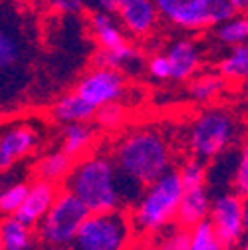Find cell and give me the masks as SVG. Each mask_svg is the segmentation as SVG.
Listing matches in <instances>:
<instances>
[{
  "label": "cell",
  "mask_w": 248,
  "mask_h": 250,
  "mask_svg": "<svg viewBox=\"0 0 248 250\" xmlns=\"http://www.w3.org/2000/svg\"><path fill=\"white\" fill-rule=\"evenodd\" d=\"M76 93L89 102L96 109L123 100L127 93V78L123 72L113 68L91 66L76 83Z\"/></svg>",
  "instance_id": "cell-8"
},
{
  "label": "cell",
  "mask_w": 248,
  "mask_h": 250,
  "mask_svg": "<svg viewBox=\"0 0 248 250\" xmlns=\"http://www.w3.org/2000/svg\"><path fill=\"white\" fill-rule=\"evenodd\" d=\"M169 64H171V82H191L197 78L201 64H203V54L199 44L193 38H177L173 40L165 50Z\"/></svg>",
  "instance_id": "cell-13"
},
{
  "label": "cell",
  "mask_w": 248,
  "mask_h": 250,
  "mask_svg": "<svg viewBox=\"0 0 248 250\" xmlns=\"http://www.w3.org/2000/svg\"><path fill=\"white\" fill-rule=\"evenodd\" d=\"M123 207L131 208L151 183L173 169L171 145L155 125H133L113 143Z\"/></svg>",
  "instance_id": "cell-1"
},
{
  "label": "cell",
  "mask_w": 248,
  "mask_h": 250,
  "mask_svg": "<svg viewBox=\"0 0 248 250\" xmlns=\"http://www.w3.org/2000/svg\"><path fill=\"white\" fill-rule=\"evenodd\" d=\"M85 2L91 10H103V12L115 14L119 4H121V0H85Z\"/></svg>",
  "instance_id": "cell-33"
},
{
  "label": "cell",
  "mask_w": 248,
  "mask_h": 250,
  "mask_svg": "<svg viewBox=\"0 0 248 250\" xmlns=\"http://www.w3.org/2000/svg\"><path fill=\"white\" fill-rule=\"evenodd\" d=\"M60 193L62 191H60L58 183L44 181V179H34L32 183H30V191H28V197H26L24 205L20 207V210L14 216L20 223L28 225L30 229H38L40 223L46 218V214L50 212V208L54 207Z\"/></svg>",
  "instance_id": "cell-12"
},
{
  "label": "cell",
  "mask_w": 248,
  "mask_h": 250,
  "mask_svg": "<svg viewBox=\"0 0 248 250\" xmlns=\"http://www.w3.org/2000/svg\"><path fill=\"white\" fill-rule=\"evenodd\" d=\"M0 240H2V250H34L36 238L28 225L20 223L16 216H6L2 221V230H0Z\"/></svg>",
  "instance_id": "cell-19"
},
{
  "label": "cell",
  "mask_w": 248,
  "mask_h": 250,
  "mask_svg": "<svg viewBox=\"0 0 248 250\" xmlns=\"http://www.w3.org/2000/svg\"><path fill=\"white\" fill-rule=\"evenodd\" d=\"M240 250H248V238L242 242V246H240Z\"/></svg>",
  "instance_id": "cell-36"
},
{
  "label": "cell",
  "mask_w": 248,
  "mask_h": 250,
  "mask_svg": "<svg viewBox=\"0 0 248 250\" xmlns=\"http://www.w3.org/2000/svg\"><path fill=\"white\" fill-rule=\"evenodd\" d=\"M238 129V119L230 109L221 105L203 109L189 123L187 131V147L193 159L203 163L219 159L236 141Z\"/></svg>",
  "instance_id": "cell-4"
},
{
  "label": "cell",
  "mask_w": 248,
  "mask_h": 250,
  "mask_svg": "<svg viewBox=\"0 0 248 250\" xmlns=\"http://www.w3.org/2000/svg\"><path fill=\"white\" fill-rule=\"evenodd\" d=\"M244 205L246 199L234 191L221 193L212 199L208 221L212 223L225 248H238L248 238L244 227Z\"/></svg>",
  "instance_id": "cell-7"
},
{
  "label": "cell",
  "mask_w": 248,
  "mask_h": 250,
  "mask_svg": "<svg viewBox=\"0 0 248 250\" xmlns=\"http://www.w3.org/2000/svg\"><path fill=\"white\" fill-rule=\"evenodd\" d=\"M115 16L127 36L137 40L149 38L161 20V12L155 0H121Z\"/></svg>",
  "instance_id": "cell-11"
},
{
  "label": "cell",
  "mask_w": 248,
  "mask_h": 250,
  "mask_svg": "<svg viewBox=\"0 0 248 250\" xmlns=\"http://www.w3.org/2000/svg\"><path fill=\"white\" fill-rule=\"evenodd\" d=\"M232 4L236 6V10H238V14H248V0H232Z\"/></svg>",
  "instance_id": "cell-34"
},
{
  "label": "cell",
  "mask_w": 248,
  "mask_h": 250,
  "mask_svg": "<svg viewBox=\"0 0 248 250\" xmlns=\"http://www.w3.org/2000/svg\"><path fill=\"white\" fill-rule=\"evenodd\" d=\"M24 58V44H22V38L18 36L16 30H10V28H2L0 32V66H2V72H10V70H16Z\"/></svg>",
  "instance_id": "cell-22"
},
{
  "label": "cell",
  "mask_w": 248,
  "mask_h": 250,
  "mask_svg": "<svg viewBox=\"0 0 248 250\" xmlns=\"http://www.w3.org/2000/svg\"><path fill=\"white\" fill-rule=\"evenodd\" d=\"M212 208V197L208 193V187H195V189H185L179 214H177V225L183 229H195L197 225L208 221Z\"/></svg>",
  "instance_id": "cell-15"
},
{
  "label": "cell",
  "mask_w": 248,
  "mask_h": 250,
  "mask_svg": "<svg viewBox=\"0 0 248 250\" xmlns=\"http://www.w3.org/2000/svg\"><path fill=\"white\" fill-rule=\"evenodd\" d=\"M219 74L228 82H248V44L230 48L219 62Z\"/></svg>",
  "instance_id": "cell-20"
},
{
  "label": "cell",
  "mask_w": 248,
  "mask_h": 250,
  "mask_svg": "<svg viewBox=\"0 0 248 250\" xmlns=\"http://www.w3.org/2000/svg\"><path fill=\"white\" fill-rule=\"evenodd\" d=\"M244 227H246V234H248V199L244 205Z\"/></svg>",
  "instance_id": "cell-35"
},
{
  "label": "cell",
  "mask_w": 248,
  "mask_h": 250,
  "mask_svg": "<svg viewBox=\"0 0 248 250\" xmlns=\"http://www.w3.org/2000/svg\"><path fill=\"white\" fill-rule=\"evenodd\" d=\"M30 191V183L28 181H12L4 185L2 193H0V210L4 216H14L20 207L24 205L26 197Z\"/></svg>",
  "instance_id": "cell-24"
},
{
  "label": "cell",
  "mask_w": 248,
  "mask_h": 250,
  "mask_svg": "<svg viewBox=\"0 0 248 250\" xmlns=\"http://www.w3.org/2000/svg\"><path fill=\"white\" fill-rule=\"evenodd\" d=\"M64 187L89 208L91 214L123 208L119 173L111 155L91 153L78 159Z\"/></svg>",
  "instance_id": "cell-2"
},
{
  "label": "cell",
  "mask_w": 248,
  "mask_h": 250,
  "mask_svg": "<svg viewBox=\"0 0 248 250\" xmlns=\"http://www.w3.org/2000/svg\"><path fill=\"white\" fill-rule=\"evenodd\" d=\"M238 16L236 6L232 4V0H210V20L212 26H219L230 18Z\"/></svg>",
  "instance_id": "cell-31"
},
{
  "label": "cell",
  "mask_w": 248,
  "mask_h": 250,
  "mask_svg": "<svg viewBox=\"0 0 248 250\" xmlns=\"http://www.w3.org/2000/svg\"><path fill=\"white\" fill-rule=\"evenodd\" d=\"M246 18H248V14H246Z\"/></svg>",
  "instance_id": "cell-38"
},
{
  "label": "cell",
  "mask_w": 248,
  "mask_h": 250,
  "mask_svg": "<svg viewBox=\"0 0 248 250\" xmlns=\"http://www.w3.org/2000/svg\"><path fill=\"white\" fill-rule=\"evenodd\" d=\"M225 250H236V248H225Z\"/></svg>",
  "instance_id": "cell-37"
},
{
  "label": "cell",
  "mask_w": 248,
  "mask_h": 250,
  "mask_svg": "<svg viewBox=\"0 0 248 250\" xmlns=\"http://www.w3.org/2000/svg\"><path fill=\"white\" fill-rule=\"evenodd\" d=\"M89 214V208L74 193L64 189L38 227V238L44 250H70Z\"/></svg>",
  "instance_id": "cell-5"
},
{
  "label": "cell",
  "mask_w": 248,
  "mask_h": 250,
  "mask_svg": "<svg viewBox=\"0 0 248 250\" xmlns=\"http://www.w3.org/2000/svg\"><path fill=\"white\" fill-rule=\"evenodd\" d=\"M131 230V218L123 210L89 214L70 250H125Z\"/></svg>",
  "instance_id": "cell-6"
},
{
  "label": "cell",
  "mask_w": 248,
  "mask_h": 250,
  "mask_svg": "<svg viewBox=\"0 0 248 250\" xmlns=\"http://www.w3.org/2000/svg\"><path fill=\"white\" fill-rule=\"evenodd\" d=\"M155 250H191V230L173 225L171 230L161 236Z\"/></svg>",
  "instance_id": "cell-29"
},
{
  "label": "cell",
  "mask_w": 248,
  "mask_h": 250,
  "mask_svg": "<svg viewBox=\"0 0 248 250\" xmlns=\"http://www.w3.org/2000/svg\"><path fill=\"white\" fill-rule=\"evenodd\" d=\"M98 109L91 105L89 102H85L80 93H76L74 89L60 96L54 105L50 107V115L56 123L62 125H72V123H89L96 119Z\"/></svg>",
  "instance_id": "cell-16"
},
{
  "label": "cell",
  "mask_w": 248,
  "mask_h": 250,
  "mask_svg": "<svg viewBox=\"0 0 248 250\" xmlns=\"http://www.w3.org/2000/svg\"><path fill=\"white\" fill-rule=\"evenodd\" d=\"M185 195V185L179 169L167 171L155 183H151L139 201L129 208L133 230L141 234H159L177 225L179 207Z\"/></svg>",
  "instance_id": "cell-3"
},
{
  "label": "cell",
  "mask_w": 248,
  "mask_h": 250,
  "mask_svg": "<svg viewBox=\"0 0 248 250\" xmlns=\"http://www.w3.org/2000/svg\"><path fill=\"white\" fill-rule=\"evenodd\" d=\"M42 135L36 125L28 121H10L4 125L0 135V167L2 171L12 169L22 159L30 157L40 145Z\"/></svg>",
  "instance_id": "cell-9"
},
{
  "label": "cell",
  "mask_w": 248,
  "mask_h": 250,
  "mask_svg": "<svg viewBox=\"0 0 248 250\" xmlns=\"http://www.w3.org/2000/svg\"><path fill=\"white\" fill-rule=\"evenodd\" d=\"M179 175L181 181L185 185V189H195V187H205L208 181V169L203 161L199 159H187L185 163H181L179 167Z\"/></svg>",
  "instance_id": "cell-27"
},
{
  "label": "cell",
  "mask_w": 248,
  "mask_h": 250,
  "mask_svg": "<svg viewBox=\"0 0 248 250\" xmlns=\"http://www.w3.org/2000/svg\"><path fill=\"white\" fill-rule=\"evenodd\" d=\"M94 139H96V129L89 123L64 125L62 135H60V149L78 161L85 157L87 149L94 145Z\"/></svg>",
  "instance_id": "cell-18"
},
{
  "label": "cell",
  "mask_w": 248,
  "mask_h": 250,
  "mask_svg": "<svg viewBox=\"0 0 248 250\" xmlns=\"http://www.w3.org/2000/svg\"><path fill=\"white\" fill-rule=\"evenodd\" d=\"M94 123L102 131H119L125 127V123H127V107L119 102L103 105L98 109Z\"/></svg>",
  "instance_id": "cell-25"
},
{
  "label": "cell",
  "mask_w": 248,
  "mask_h": 250,
  "mask_svg": "<svg viewBox=\"0 0 248 250\" xmlns=\"http://www.w3.org/2000/svg\"><path fill=\"white\" fill-rule=\"evenodd\" d=\"M76 165V159L70 157L68 153H64L60 147L54 151L44 153L42 157L36 161L34 165V177L36 179H44V181H52V183H66V179L70 177L72 169Z\"/></svg>",
  "instance_id": "cell-17"
},
{
  "label": "cell",
  "mask_w": 248,
  "mask_h": 250,
  "mask_svg": "<svg viewBox=\"0 0 248 250\" xmlns=\"http://www.w3.org/2000/svg\"><path fill=\"white\" fill-rule=\"evenodd\" d=\"M87 28L100 50L105 52H119L131 44L127 32L123 30L121 22L115 14L103 10H91L87 16Z\"/></svg>",
  "instance_id": "cell-14"
},
{
  "label": "cell",
  "mask_w": 248,
  "mask_h": 250,
  "mask_svg": "<svg viewBox=\"0 0 248 250\" xmlns=\"http://www.w3.org/2000/svg\"><path fill=\"white\" fill-rule=\"evenodd\" d=\"M161 18L185 32H201L212 26L210 0H155Z\"/></svg>",
  "instance_id": "cell-10"
},
{
  "label": "cell",
  "mask_w": 248,
  "mask_h": 250,
  "mask_svg": "<svg viewBox=\"0 0 248 250\" xmlns=\"http://www.w3.org/2000/svg\"><path fill=\"white\" fill-rule=\"evenodd\" d=\"M232 191L238 193L240 197L248 199V137H244L240 149H238V159H236V169L230 181Z\"/></svg>",
  "instance_id": "cell-28"
},
{
  "label": "cell",
  "mask_w": 248,
  "mask_h": 250,
  "mask_svg": "<svg viewBox=\"0 0 248 250\" xmlns=\"http://www.w3.org/2000/svg\"><path fill=\"white\" fill-rule=\"evenodd\" d=\"M46 4L60 14H80L87 6L85 0H46Z\"/></svg>",
  "instance_id": "cell-32"
},
{
  "label": "cell",
  "mask_w": 248,
  "mask_h": 250,
  "mask_svg": "<svg viewBox=\"0 0 248 250\" xmlns=\"http://www.w3.org/2000/svg\"><path fill=\"white\" fill-rule=\"evenodd\" d=\"M225 78L216 74H201L189 82V96L197 104H210L216 100L225 89Z\"/></svg>",
  "instance_id": "cell-21"
},
{
  "label": "cell",
  "mask_w": 248,
  "mask_h": 250,
  "mask_svg": "<svg viewBox=\"0 0 248 250\" xmlns=\"http://www.w3.org/2000/svg\"><path fill=\"white\" fill-rule=\"evenodd\" d=\"M145 70L153 82H171V64H169V58L165 52L151 54L147 58Z\"/></svg>",
  "instance_id": "cell-30"
},
{
  "label": "cell",
  "mask_w": 248,
  "mask_h": 250,
  "mask_svg": "<svg viewBox=\"0 0 248 250\" xmlns=\"http://www.w3.org/2000/svg\"><path fill=\"white\" fill-rule=\"evenodd\" d=\"M191 250H225L210 221H205L191 229Z\"/></svg>",
  "instance_id": "cell-26"
},
{
  "label": "cell",
  "mask_w": 248,
  "mask_h": 250,
  "mask_svg": "<svg viewBox=\"0 0 248 250\" xmlns=\"http://www.w3.org/2000/svg\"><path fill=\"white\" fill-rule=\"evenodd\" d=\"M214 36L225 46H240L248 42V18L244 14H238L219 26H214Z\"/></svg>",
  "instance_id": "cell-23"
}]
</instances>
